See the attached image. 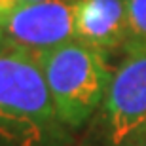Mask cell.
<instances>
[{
	"instance_id": "2",
	"label": "cell",
	"mask_w": 146,
	"mask_h": 146,
	"mask_svg": "<svg viewBox=\"0 0 146 146\" xmlns=\"http://www.w3.org/2000/svg\"><path fill=\"white\" fill-rule=\"evenodd\" d=\"M36 61L61 121L74 133L86 129L112 78L108 57L70 40L38 55Z\"/></svg>"
},
{
	"instance_id": "3",
	"label": "cell",
	"mask_w": 146,
	"mask_h": 146,
	"mask_svg": "<svg viewBox=\"0 0 146 146\" xmlns=\"http://www.w3.org/2000/svg\"><path fill=\"white\" fill-rule=\"evenodd\" d=\"M146 142V49L125 53L78 146H141Z\"/></svg>"
},
{
	"instance_id": "4",
	"label": "cell",
	"mask_w": 146,
	"mask_h": 146,
	"mask_svg": "<svg viewBox=\"0 0 146 146\" xmlns=\"http://www.w3.org/2000/svg\"><path fill=\"white\" fill-rule=\"evenodd\" d=\"M74 40V0L23 4L0 17V48L38 57Z\"/></svg>"
},
{
	"instance_id": "6",
	"label": "cell",
	"mask_w": 146,
	"mask_h": 146,
	"mask_svg": "<svg viewBox=\"0 0 146 146\" xmlns=\"http://www.w3.org/2000/svg\"><path fill=\"white\" fill-rule=\"evenodd\" d=\"M146 49V0H127V38L123 51Z\"/></svg>"
},
{
	"instance_id": "7",
	"label": "cell",
	"mask_w": 146,
	"mask_h": 146,
	"mask_svg": "<svg viewBox=\"0 0 146 146\" xmlns=\"http://www.w3.org/2000/svg\"><path fill=\"white\" fill-rule=\"evenodd\" d=\"M33 2H42V0H0V17L8 15L11 10L23 4H33Z\"/></svg>"
},
{
	"instance_id": "1",
	"label": "cell",
	"mask_w": 146,
	"mask_h": 146,
	"mask_svg": "<svg viewBox=\"0 0 146 146\" xmlns=\"http://www.w3.org/2000/svg\"><path fill=\"white\" fill-rule=\"evenodd\" d=\"M55 112L36 57L0 48V146H76Z\"/></svg>"
},
{
	"instance_id": "8",
	"label": "cell",
	"mask_w": 146,
	"mask_h": 146,
	"mask_svg": "<svg viewBox=\"0 0 146 146\" xmlns=\"http://www.w3.org/2000/svg\"><path fill=\"white\" fill-rule=\"evenodd\" d=\"M141 146H146V142H144V144H141Z\"/></svg>"
},
{
	"instance_id": "5",
	"label": "cell",
	"mask_w": 146,
	"mask_h": 146,
	"mask_svg": "<svg viewBox=\"0 0 146 146\" xmlns=\"http://www.w3.org/2000/svg\"><path fill=\"white\" fill-rule=\"evenodd\" d=\"M127 0H74V40L108 57L125 48Z\"/></svg>"
}]
</instances>
